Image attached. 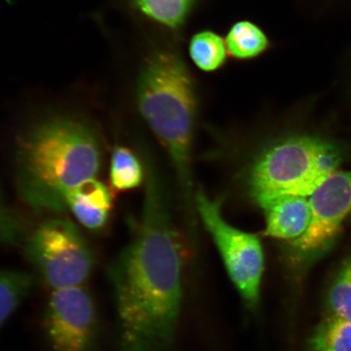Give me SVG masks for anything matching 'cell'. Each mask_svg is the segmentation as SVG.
Listing matches in <instances>:
<instances>
[{"label": "cell", "instance_id": "1", "mask_svg": "<svg viewBox=\"0 0 351 351\" xmlns=\"http://www.w3.org/2000/svg\"><path fill=\"white\" fill-rule=\"evenodd\" d=\"M137 231L108 267L119 351H168L183 298L186 241L176 227L159 178L148 165Z\"/></svg>", "mask_w": 351, "mask_h": 351}, {"label": "cell", "instance_id": "15", "mask_svg": "<svg viewBox=\"0 0 351 351\" xmlns=\"http://www.w3.org/2000/svg\"><path fill=\"white\" fill-rule=\"evenodd\" d=\"M190 53L193 61L206 72L214 71L225 63V43L217 34L210 32H201L192 38Z\"/></svg>", "mask_w": 351, "mask_h": 351}, {"label": "cell", "instance_id": "11", "mask_svg": "<svg viewBox=\"0 0 351 351\" xmlns=\"http://www.w3.org/2000/svg\"><path fill=\"white\" fill-rule=\"evenodd\" d=\"M34 285L32 274L0 269V328L27 298Z\"/></svg>", "mask_w": 351, "mask_h": 351}, {"label": "cell", "instance_id": "2", "mask_svg": "<svg viewBox=\"0 0 351 351\" xmlns=\"http://www.w3.org/2000/svg\"><path fill=\"white\" fill-rule=\"evenodd\" d=\"M101 163L100 145L90 125L69 116L47 118L17 143V189L34 209L63 212L69 192L95 178Z\"/></svg>", "mask_w": 351, "mask_h": 351}, {"label": "cell", "instance_id": "6", "mask_svg": "<svg viewBox=\"0 0 351 351\" xmlns=\"http://www.w3.org/2000/svg\"><path fill=\"white\" fill-rule=\"evenodd\" d=\"M195 209L245 304L252 310L257 308L265 270L261 239L228 223L222 216L221 200L210 199L202 191L195 194Z\"/></svg>", "mask_w": 351, "mask_h": 351}, {"label": "cell", "instance_id": "16", "mask_svg": "<svg viewBox=\"0 0 351 351\" xmlns=\"http://www.w3.org/2000/svg\"><path fill=\"white\" fill-rule=\"evenodd\" d=\"M145 15L169 27L177 28L186 19L195 0H133Z\"/></svg>", "mask_w": 351, "mask_h": 351}, {"label": "cell", "instance_id": "8", "mask_svg": "<svg viewBox=\"0 0 351 351\" xmlns=\"http://www.w3.org/2000/svg\"><path fill=\"white\" fill-rule=\"evenodd\" d=\"M311 217L300 239L287 244L291 256L305 258L326 251L351 213V171H336L309 197Z\"/></svg>", "mask_w": 351, "mask_h": 351}, {"label": "cell", "instance_id": "17", "mask_svg": "<svg viewBox=\"0 0 351 351\" xmlns=\"http://www.w3.org/2000/svg\"><path fill=\"white\" fill-rule=\"evenodd\" d=\"M328 305L332 315L351 323V258L346 261L329 289Z\"/></svg>", "mask_w": 351, "mask_h": 351}, {"label": "cell", "instance_id": "12", "mask_svg": "<svg viewBox=\"0 0 351 351\" xmlns=\"http://www.w3.org/2000/svg\"><path fill=\"white\" fill-rule=\"evenodd\" d=\"M309 346L311 351H351V323L329 315L315 328Z\"/></svg>", "mask_w": 351, "mask_h": 351}, {"label": "cell", "instance_id": "14", "mask_svg": "<svg viewBox=\"0 0 351 351\" xmlns=\"http://www.w3.org/2000/svg\"><path fill=\"white\" fill-rule=\"evenodd\" d=\"M228 50L238 59L254 58L269 46L266 35L256 25L249 21L235 24L226 38Z\"/></svg>", "mask_w": 351, "mask_h": 351}, {"label": "cell", "instance_id": "9", "mask_svg": "<svg viewBox=\"0 0 351 351\" xmlns=\"http://www.w3.org/2000/svg\"><path fill=\"white\" fill-rule=\"evenodd\" d=\"M265 217V235L285 243L300 239L311 222L309 197L285 195L260 205Z\"/></svg>", "mask_w": 351, "mask_h": 351}, {"label": "cell", "instance_id": "10", "mask_svg": "<svg viewBox=\"0 0 351 351\" xmlns=\"http://www.w3.org/2000/svg\"><path fill=\"white\" fill-rule=\"evenodd\" d=\"M66 207L86 229L99 231L106 226L111 215L112 192L97 179H90L69 192Z\"/></svg>", "mask_w": 351, "mask_h": 351}, {"label": "cell", "instance_id": "5", "mask_svg": "<svg viewBox=\"0 0 351 351\" xmlns=\"http://www.w3.org/2000/svg\"><path fill=\"white\" fill-rule=\"evenodd\" d=\"M24 252L51 291L84 285L95 266L81 232L64 219L40 223L26 239Z\"/></svg>", "mask_w": 351, "mask_h": 351}, {"label": "cell", "instance_id": "13", "mask_svg": "<svg viewBox=\"0 0 351 351\" xmlns=\"http://www.w3.org/2000/svg\"><path fill=\"white\" fill-rule=\"evenodd\" d=\"M146 176L141 162L133 151L118 146L112 152L110 180L112 187L117 191H125L138 187Z\"/></svg>", "mask_w": 351, "mask_h": 351}, {"label": "cell", "instance_id": "3", "mask_svg": "<svg viewBox=\"0 0 351 351\" xmlns=\"http://www.w3.org/2000/svg\"><path fill=\"white\" fill-rule=\"evenodd\" d=\"M137 99L144 120L172 161L189 217L193 218L191 160L197 98L186 64L171 52L152 56L140 73Z\"/></svg>", "mask_w": 351, "mask_h": 351}, {"label": "cell", "instance_id": "7", "mask_svg": "<svg viewBox=\"0 0 351 351\" xmlns=\"http://www.w3.org/2000/svg\"><path fill=\"white\" fill-rule=\"evenodd\" d=\"M43 328L51 351H93L99 324L90 293L83 285L51 291Z\"/></svg>", "mask_w": 351, "mask_h": 351}, {"label": "cell", "instance_id": "4", "mask_svg": "<svg viewBox=\"0 0 351 351\" xmlns=\"http://www.w3.org/2000/svg\"><path fill=\"white\" fill-rule=\"evenodd\" d=\"M340 164L339 149L326 140L310 136L280 140L254 160L250 193L258 205L280 196L310 197Z\"/></svg>", "mask_w": 351, "mask_h": 351}]
</instances>
